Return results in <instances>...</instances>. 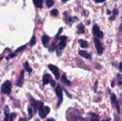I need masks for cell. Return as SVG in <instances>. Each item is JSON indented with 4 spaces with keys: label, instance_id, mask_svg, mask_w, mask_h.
Instances as JSON below:
<instances>
[{
    "label": "cell",
    "instance_id": "1",
    "mask_svg": "<svg viewBox=\"0 0 122 121\" xmlns=\"http://www.w3.org/2000/svg\"><path fill=\"white\" fill-rule=\"evenodd\" d=\"M66 119L68 121H88L86 118H82L76 110H72L69 112L66 115Z\"/></svg>",
    "mask_w": 122,
    "mask_h": 121
},
{
    "label": "cell",
    "instance_id": "2",
    "mask_svg": "<svg viewBox=\"0 0 122 121\" xmlns=\"http://www.w3.org/2000/svg\"><path fill=\"white\" fill-rule=\"evenodd\" d=\"M11 86L12 84L10 81H6L1 87V92L3 94L10 95L11 92Z\"/></svg>",
    "mask_w": 122,
    "mask_h": 121
},
{
    "label": "cell",
    "instance_id": "3",
    "mask_svg": "<svg viewBox=\"0 0 122 121\" xmlns=\"http://www.w3.org/2000/svg\"><path fill=\"white\" fill-rule=\"evenodd\" d=\"M66 36H61L60 37V42L59 44V46L56 48V55L57 56H60L61 55V51L65 48L66 46Z\"/></svg>",
    "mask_w": 122,
    "mask_h": 121
},
{
    "label": "cell",
    "instance_id": "4",
    "mask_svg": "<svg viewBox=\"0 0 122 121\" xmlns=\"http://www.w3.org/2000/svg\"><path fill=\"white\" fill-rule=\"evenodd\" d=\"M55 93H56V96L58 97L59 98V101H58V103H57V108H59L61 103L63 102V90L62 88H61V86L59 85H57L55 88Z\"/></svg>",
    "mask_w": 122,
    "mask_h": 121
},
{
    "label": "cell",
    "instance_id": "5",
    "mask_svg": "<svg viewBox=\"0 0 122 121\" xmlns=\"http://www.w3.org/2000/svg\"><path fill=\"white\" fill-rule=\"evenodd\" d=\"M29 102H30V104L31 106L33 107V108H34V112L36 111V110H39L41 109L42 107H44V103L41 101H36L34 100L31 96H29Z\"/></svg>",
    "mask_w": 122,
    "mask_h": 121
},
{
    "label": "cell",
    "instance_id": "6",
    "mask_svg": "<svg viewBox=\"0 0 122 121\" xmlns=\"http://www.w3.org/2000/svg\"><path fill=\"white\" fill-rule=\"evenodd\" d=\"M50 113V108L49 106H44L39 110L38 114L41 118H45L46 116Z\"/></svg>",
    "mask_w": 122,
    "mask_h": 121
},
{
    "label": "cell",
    "instance_id": "7",
    "mask_svg": "<svg viewBox=\"0 0 122 121\" xmlns=\"http://www.w3.org/2000/svg\"><path fill=\"white\" fill-rule=\"evenodd\" d=\"M94 44H95V46H96V49L97 51V53L99 56L102 55L103 52H104V48L102 46V43L100 42V41L98 39V38H94Z\"/></svg>",
    "mask_w": 122,
    "mask_h": 121
},
{
    "label": "cell",
    "instance_id": "8",
    "mask_svg": "<svg viewBox=\"0 0 122 121\" xmlns=\"http://www.w3.org/2000/svg\"><path fill=\"white\" fill-rule=\"evenodd\" d=\"M49 70L53 73V74L55 76V78L56 80H58L59 78V76H60V73H59V69L57 66H54V65H52V64H49L48 66Z\"/></svg>",
    "mask_w": 122,
    "mask_h": 121
},
{
    "label": "cell",
    "instance_id": "9",
    "mask_svg": "<svg viewBox=\"0 0 122 121\" xmlns=\"http://www.w3.org/2000/svg\"><path fill=\"white\" fill-rule=\"evenodd\" d=\"M111 101H112V103L115 106V108L117 111V113L119 114L120 113V106H119V102L117 99V96L114 93H112L111 95Z\"/></svg>",
    "mask_w": 122,
    "mask_h": 121
},
{
    "label": "cell",
    "instance_id": "10",
    "mask_svg": "<svg viewBox=\"0 0 122 121\" xmlns=\"http://www.w3.org/2000/svg\"><path fill=\"white\" fill-rule=\"evenodd\" d=\"M93 34L97 36L98 38H102L104 36V34L102 31H100L97 24H94L93 26Z\"/></svg>",
    "mask_w": 122,
    "mask_h": 121
},
{
    "label": "cell",
    "instance_id": "11",
    "mask_svg": "<svg viewBox=\"0 0 122 121\" xmlns=\"http://www.w3.org/2000/svg\"><path fill=\"white\" fill-rule=\"evenodd\" d=\"M24 70H22L20 73V75L17 78V82H16V86L18 87H22L23 83H24Z\"/></svg>",
    "mask_w": 122,
    "mask_h": 121
},
{
    "label": "cell",
    "instance_id": "12",
    "mask_svg": "<svg viewBox=\"0 0 122 121\" xmlns=\"http://www.w3.org/2000/svg\"><path fill=\"white\" fill-rule=\"evenodd\" d=\"M51 76L49 74V73H46V74H44L43 76V78H42V81H43V84L44 85H47L49 83H50V81L51 80Z\"/></svg>",
    "mask_w": 122,
    "mask_h": 121
},
{
    "label": "cell",
    "instance_id": "13",
    "mask_svg": "<svg viewBox=\"0 0 122 121\" xmlns=\"http://www.w3.org/2000/svg\"><path fill=\"white\" fill-rule=\"evenodd\" d=\"M49 40H50V37L48 36L47 35H44L41 38V42L44 45V47H48V44H49Z\"/></svg>",
    "mask_w": 122,
    "mask_h": 121
},
{
    "label": "cell",
    "instance_id": "14",
    "mask_svg": "<svg viewBox=\"0 0 122 121\" xmlns=\"http://www.w3.org/2000/svg\"><path fill=\"white\" fill-rule=\"evenodd\" d=\"M61 81L63 83H64V84H66V86H71V81L67 78L66 75L65 73H64V74L62 75L61 78Z\"/></svg>",
    "mask_w": 122,
    "mask_h": 121
},
{
    "label": "cell",
    "instance_id": "15",
    "mask_svg": "<svg viewBox=\"0 0 122 121\" xmlns=\"http://www.w3.org/2000/svg\"><path fill=\"white\" fill-rule=\"evenodd\" d=\"M79 53L81 56H82L83 58H86V59H92V56L91 55H89L87 51H79Z\"/></svg>",
    "mask_w": 122,
    "mask_h": 121
},
{
    "label": "cell",
    "instance_id": "16",
    "mask_svg": "<svg viewBox=\"0 0 122 121\" xmlns=\"http://www.w3.org/2000/svg\"><path fill=\"white\" fill-rule=\"evenodd\" d=\"M77 32L78 34H83L84 32V26L83 24H79L77 26Z\"/></svg>",
    "mask_w": 122,
    "mask_h": 121
},
{
    "label": "cell",
    "instance_id": "17",
    "mask_svg": "<svg viewBox=\"0 0 122 121\" xmlns=\"http://www.w3.org/2000/svg\"><path fill=\"white\" fill-rule=\"evenodd\" d=\"M24 69H25L29 73H31L32 69H31V68L29 66V63H28L27 61H26V62L24 63Z\"/></svg>",
    "mask_w": 122,
    "mask_h": 121
},
{
    "label": "cell",
    "instance_id": "18",
    "mask_svg": "<svg viewBox=\"0 0 122 121\" xmlns=\"http://www.w3.org/2000/svg\"><path fill=\"white\" fill-rule=\"evenodd\" d=\"M79 44H80L81 48H87L89 46L88 42L86 41H85V40H83V39L79 40Z\"/></svg>",
    "mask_w": 122,
    "mask_h": 121
},
{
    "label": "cell",
    "instance_id": "19",
    "mask_svg": "<svg viewBox=\"0 0 122 121\" xmlns=\"http://www.w3.org/2000/svg\"><path fill=\"white\" fill-rule=\"evenodd\" d=\"M9 108H8V106H6V107L5 108V110H4V121H9Z\"/></svg>",
    "mask_w": 122,
    "mask_h": 121
},
{
    "label": "cell",
    "instance_id": "20",
    "mask_svg": "<svg viewBox=\"0 0 122 121\" xmlns=\"http://www.w3.org/2000/svg\"><path fill=\"white\" fill-rule=\"evenodd\" d=\"M35 6L38 8H42V3L43 0H33Z\"/></svg>",
    "mask_w": 122,
    "mask_h": 121
},
{
    "label": "cell",
    "instance_id": "21",
    "mask_svg": "<svg viewBox=\"0 0 122 121\" xmlns=\"http://www.w3.org/2000/svg\"><path fill=\"white\" fill-rule=\"evenodd\" d=\"M36 36H35V35H33V36H32V38L31 39L30 42H29L30 46H31V47L34 46L36 44Z\"/></svg>",
    "mask_w": 122,
    "mask_h": 121
},
{
    "label": "cell",
    "instance_id": "22",
    "mask_svg": "<svg viewBox=\"0 0 122 121\" xmlns=\"http://www.w3.org/2000/svg\"><path fill=\"white\" fill-rule=\"evenodd\" d=\"M33 117V111L32 109L31 108V107H28V119L30 120Z\"/></svg>",
    "mask_w": 122,
    "mask_h": 121
},
{
    "label": "cell",
    "instance_id": "23",
    "mask_svg": "<svg viewBox=\"0 0 122 121\" xmlns=\"http://www.w3.org/2000/svg\"><path fill=\"white\" fill-rule=\"evenodd\" d=\"M46 4L48 7H51L54 5L53 0H46Z\"/></svg>",
    "mask_w": 122,
    "mask_h": 121
},
{
    "label": "cell",
    "instance_id": "24",
    "mask_svg": "<svg viewBox=\"0 0 122 121\" xmlns=\"http://www.w3.org/2000/svg\"><path fill=\"white\" fill-rule=\"evenodd\" d=\"M16 117V113H12L11 114H9V121H13L14 120Z\"/></svg>",
    "mask_w": 122,
    "mask_h": 121
},
{
    "label": "cell",
    "instance_id": "25",
    "mask_svg": "<svg viewBox=\"0 0 122 121\" xmlns=\"http://www.w3.org/2000/svg\"><path fill=\"white\" fill-rule=\"evenodd\" d=\"M57 48V46L56 45V44L55 43H53L52 44H51V47L49 48V51H54V50H56Z\"/></svg>",
    "mask_w": 122,
    "mask_h": 121
},
{
    "label": "cell",
    "instance_id": "26",
    "mask_svg": "<svg viewBox=\"0 0 122 121\" xmlns=\"http://www.w3.org/2000/svg\"><path fill=\"white\" fill-rule=\"evenodd\" d=\"M99 117L97 115H96V114H93L92 115V119H91L90 121H99Z\"/></svg>",
    "mask_w": 122,
    "mask_h": 121
},
{
    "label": "cell",
    "instance_id": "27",
    "mask_svg": "<svg viewBox=\"0 0 122 121\" xmlns=\"http://www.w3.org/2000/svg\"><path fill=\"white\" fill-rule=\"evenodd\" d=\"M51 14L53 16H57V15H58V14H59V11H58V10H57V9H54L51 10Z\"/></svg>",
    "mask_w": 122,
    "mask_h": 121
},
{
    "label": "cell",
    "instance_id": "28",
    "mask_svg": "<svg viewBox=\"0 0 122 121\" xmlns=\"http://www.w3.org/2000/svg\"><path fill=\"white\" fill-rule=\"evenodd\" d=\"M26 48V45L25 46H21V47H19V48H17L16 51H15V53H17V52H21V51H23L24 48Z\"/></svg>",
    "mask_w": 122,
    "mask_h": 121
},
{
    "label": "cell",
    "instance_id": "29",
    "mask_svg": "<svg viewBox=\"0 0 122 121\" xmlns=\"http://www.w3.org/2000/svg\"><path fill=\"white\" fill-rule=\"evenodd\" d=\"M71 20H72V18L70 16H66V17L65 18V22L66 23H69Z\"/></svg>",
    "mask_w": 122,
    "mask_h": 121
},
{
    "label": "cell",
    "instance_id": "30",
    "mask_svg": "<svg viewBox=\"0 0 122 121\" xmlns=\"http://www.w3.org/2000/svg\"><path fill=\"white\" fill-rule=\"evenodd\" d=\"M16 56V53H11V54H9V56H7L6 57V59L8 60V59H9V58H12L13 57H15Z\"/></svg>",
    "mask_w": 122,
    "mask_h": 121
},
{
    "label": "cell",
    "instance_id": "31",
    "mask_svg": "<svg viewBox=\"0 0 122 121\" xmlns=\"http://www.w3.org/2000/svg\"><path fill=\"white\" fill-rule=\"evenodd\" d=\"M50 83H51V86H52V87H55V86H56V82H55L54 81H53L52 79L51 80Z\"/></svg>",
    "mask_w": 122,
    "mask_h": 121
},
{
    "label": "cell",
    "instance_id": "32",
    "mask_svg": "<svg viewBox=\"0 0 122 121\" xmlns=\"http://www.w3.org/2000/svg\"><path fill=\"white\" fill-rule=\"evenodd\" d=\"M64 92L66 93V96H68V97H69V98H71V95H70V94H69V93H68V91H67L66 90H65V89H64Z\"/></svg>",
    "mask_w": 122,
    "mask_h": 121
},
{
    "label": "cell",
    "instance_id": "33",
    "mask_svg": "<svg viewBox=\"0 0 122 121\" xmlns=\"http://www.w3.org/2000/svg\"><path fill=\"white\" fill-rule=\"evenodd\" d=\"M29 121V119H27V118H19V121Z\"/></svg>",
    "mask_w": 122,
    "mask_h": 121
},
{
    "label": "cell",
    "instance_id": "34",
    "mask_svg": "<svg viewBox=\"0 0 122 121\" xmlns=\"http://www.w3.org/2000/svg\"><path fill=\"white\" fill-rule=\"evenodd\" d=\"M97 84H98V82H97V81H96V83H95V88H94V92H95V93H97Z\"/></svg>",
    "mask_w": 122,
    "mask_h": 121
},
{
    "label": "cell",
    "instance_id": "35",
    "mask_svg": "<svg viewBox=\"0 0 122 121\" xmlns=\"http://www.w3.org/2000/svg\"><path fill=\"white\" fill-rule=\"evenodd\" d=\"M119 71H122V62H121V63H119Z\"/></svg>",
    "mask_w": 122,
    "mask_h": 121
},
{
    "label": "cell",
    "instance_id": "36",
    "mask_svg": "<svg viewBox=\"0 0 122 121\" xmlns=\"http://www.w3.org/2000/svg\"><path fill=\"white\" fill-rule=\"evenodd\" d=\"M117 78L119 79V81H122V76H121V74H117Z\"/></svg>",
    "mask_w": 122,
    "mask_h": 121
},
{
    "label": "cell",
    "instance_id": "37",
    "mask_svg": "<svg viewBox=\"0 0 122 121\" xmlns=\"http://www.w3.org/2000/svg\"><path fill=\"white\" fill-rule=\"evenodd\" d=\"M106 0H95V1L96 2H97V3H102V2H104V1H105Z\"/></svg>",
    "mask_w": 122,
    "mask_h": 121
},
{
    "label": "cell",
    "instance_id": "38",
    "mask_svg": "<svg viewBox=\"0 0 122 121\" xmlns=\"http://www.w3.org/2000/svg\"><path fill=\"white\" fill-rule=\"evenodd\" d=\"M115 16H115V15H114L113 16H111V17L109 18V19H110V20H114V19H115Z\"/></svg>",
    "mask_w": 122,
    "mask_h": 121
},
{
    "label": "cell",
    "instance_id": "39",
    "mask_svg": "<svg viewBox=\"0 0 122 121\" xmlns=\"http://www.w3.org/2000/svg\"><path fill=\"white\" fill-rule=\"evenodd\" d=\"M46 121H56L54 118H48Z\"/></svg>",
    "mask_w": 122,
    "mask_h": 121
},
{
    "label": "cell",
    "instance_id": "40",
    "mask_svg": "<svg viewBox=\"0 0 122 121\" xmlns=\"http://www.w3.org/2000/svg\"><path fill=\"white\" fill-rule=\"evenodd\" d=\"M112 88L114 87V81H113L112 83Z\"/></svg>",
    "mask_w": 122,
    "mask_h": 121
},
{
    "label": "cell",
    "instance_id": "41",
    "mask_svg": "<svg viewBox=\"0 0 122 121\" xmlns=\"http://www.w3.org/2000/svg\"><path fill=\"white\" fill-rule=\"evenodd\" d=\"M122 84V81H119V86H121Z\"/></svg>",
    "mask_w": 122,
    "mask_h": 121
},
{
    "label": "cell",
    "instance_id": "42",
    "mask_svg": "<svg viewBox=\"0 0 122 121\" xmlns=\"http://www.w3.org/2000/svg\"><path fill=\"white\" fill-rule=\"evenodd\" d=\"M110 121V118H108V119H107V120H103V121Z\"/></svg>",
    "mask_w": 122,
    "mask_h": 121
},
{
    "label": "cell",
    "instance_id": "43",
    "mask_svg": "<svg viewBox=\"0 0 122 121\" xmlns=\"http://www.w3.org/2000/svg\"><path fill=\"white\" fill-rule=\"evenodd\" d=\"M62 1H69V0H62Z\"/></svg>",
    "mask_w": 122,
    "mask_h": 121
}]
</instances>
